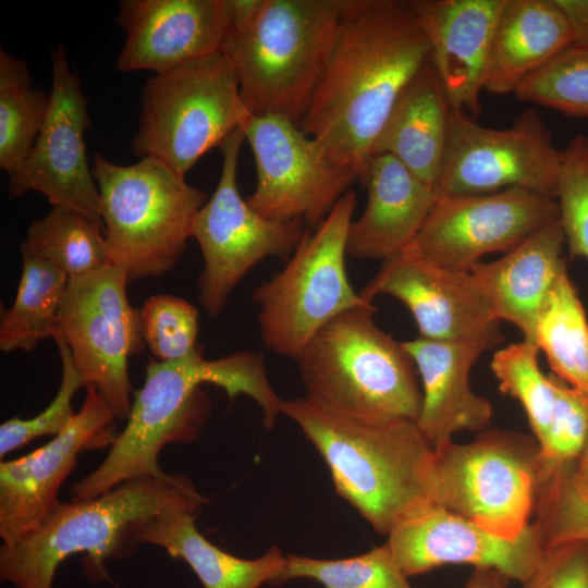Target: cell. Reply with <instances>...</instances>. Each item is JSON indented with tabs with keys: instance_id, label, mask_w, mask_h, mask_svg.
I'll return each mask as SVG.
<instances>
[{
	"instance_id": "cell-23",
	"label": "cell",
	"mask_w": 588,
	"mask_h": 588,
	"mask_svg": "<svg viewBox=\"0 0 588 588\" xmlns=\"http://www.w3.org/2000/svg\"><path fill=\"white\" fill-rule=\"evenodd\" d=\"M565 237L559 218L538 229L495 261L474 265L470 272L493 318L514 324L535 344L538 313L560 273Z\"/></svg>"
},
{
	"instance_id": "cell-13",
	"label": "cell",
	"mask_w": 588,
	"mask_h": 588,
	"mask_svg": "<svg viewBox=\"0 0 588 588\" xmlns=\"http://www.w3.org/2000/svg\"><path fill=\"white\" fill-rule=\"evenodd\" d=\"M561 162L562 150L535 108L523 111L505 128L483 126L452 111L434 195L490 194L516 187L555 199Z\"/></svg>"
},
{
	"instance_id": "cell-16",
	"label": "cell",
	"mask_w": 588,
	"mask_h": 588,
	"mask_svg": "<svg viewBox=\"0 0 588 588\" xmlns=\"http://www.w3.org/2000/svg\"><path fill=\"white\" fill-rule=\"evenodd\" d=\"M558 218L555 199L524 188L436 196L411 246L434 264L468 271L485 255L507 253Z\"/></svg>"
},
{
	"instance_id": "cell-10",
	"label": "cell",
	"mask_w": 588,
	"mask_h": 588,
	"mask_svg": "<svg viewBox=\"0 0 588 588\" xmlns=\"http://www.w3.org/2000/svg\"><path fill=\"white\" fill-rule=\"evenodd\" d=\"M538 450L537 440L499 430L433 450V502L494 535L515 539L535 512Z\"/></svg>"
},
{
	"instance_id": "cell-30",
	"label": "cell",
	"mask_w": 588,
	"mask_h": 588,
	"mask_svg": "<svg viewBox=\"0 0 588 588\" xmlns=\"http://www.w3.org/2000/svg\"><path fill=\"white\" fill-rule=\"evenodd\" d=\"M20 250L49 261L69 279L111 264L103 228L83 213L60 206L30 224Z\"/></svg>"
},
{
	"instance_id": "cell-7",
	"label": "cell",
	"mask_w": 588,
	"mask_h": 588,
	"mask_svg": "<svg viewBox=\"0 0 588 588\" xmlns=\"http://www.w3.org/2000/svg\"><path fill=\"white\" fill-rule=\"evenodd\" d=\"M91 172L110 262L128 283L173 269L193 237L206 193L149 156L121 166L96 154Z\"/></svg>"
},
{
	"instance_id": "cell-20",
	"label": "cell",
	"mask_w": 588,
	"mask_h": 588,
	"mask_svg": "<svg viewBox=\"0 0 588 588\" xmlns=\"http://www.w3.org/2000/svg\"><path fill=\"white\" fill-rule=\"evenodd\" d=\"M117 23L125 33L117 68L155 74L222 51L231 29L226 0H122Z\"/></svg>"
},
{
	"instance_id": "cell-6",
	"label": "cell",
	"mask_w": 588,
	"mask_h": 588,
	"mask_svg": "<svg viewBox=\"0 0 588 588\" xmlns=\"http://www.w3.org/2000/svg\"><path fill=\"white\" fill-rule=\"evenodd\" d=\"M372 303L326 323L296 357L306 396L331 409L417 420L422 403L415 363L381 330Z\"/></svg>"
},
{
	"instance_id": "cell-28",
	"label": "cell",
	"mask_w": 588,
	"mask_h": 588,
	"mask_svg": "<svg viewBox=\"0 0 588 588\" xmlns=\"http://www.w3.org/2000/svg\"><path fill=\"white\" fill-rule=\"evenodd\" d=\"M22 255L15 298L0 317V350L29 353L46 339L59 335V313L69 277L49 261Z\"/></svg>"
},
{
	"instance_id": "cell-25",
	"label": "cell",
	"mask_w": 588,
	"mask_h": 588,
	"mask_svg": "<svg viewBox=\"0 0 588 588\" xmlns=\"http://www.w3.org/2000/svg\"><path fill=\"white\" fill-rule=\"evenodd\" d=\"M451 107L428 60L395 101L371 157L389 155L433 189L443 166Z\"/></svg>"
},
{
	"instance_id": "cell-1",
	"label": "cell",
	"mask_w": 588,
	"mask_h": 588,
	"mask_svg": "<svg viewBox=\"0 0 588 588\" xmlns=\"http://www.w3.org/2000/svg\"><path fill=\"white\" fill-rule=\"evenodd\" d=\"M429 54L414 0H346L330 62L298 126L362 182L395 101Z\"/></svg>"
},
{
	"instance_id": "cell-39",
	"label": "cell",
	"mask_w": 588,
	"mask_h": 588,
	"mask_svg": "<svg viewBox=\"0 0 588 588\" xmlns=\"http://www.w3.org/2000/svg\"><path fill=\"white\" fill-rule=\"evenodd\" d=\"M53 340L59 348L62 366L59 390L51 403L38 415L29 419L15 416L1 424V458L37 438L58 436L75 415L72 409V399L79 388L85 387V382L72 362L65 341L61 336H56Z\"/></svg>"
},
{
	"instance_id": "cell-37",
	"label": "cell",
	"mask_w": 588,
	"mask_h": 588,
	"mask_svg": "<svg viewBox=\"0 0 588 588\" xmlns=\"http://www.w3.org/2000/svg\"><path fill=\"white\" fill-rule=\"evenodd\" d=\"M145 344L159 362H175L201 352L198 310L169 294L151 295L138 308Z\"/></svg>"
},
{
	"instance_id": "cell-4",
	"label": "cell",
	"mask_w": 588,
	"mask_h": 588,
	"mask_svg": "<svg viewBox=\"0 0 588 588\" xmlns=\"http://www.w3.org/2000/svg\"><path fill=\"white\" fill-rule=\"evenodd\" d=\"M208 500L181 475L127 480L91 499L61 503L34 532L0 548V578L16 588H52L59 565L85 553V568L103 576L107 560L131 555L138 527L175 509H201Z\"/></svg>"
},
{
	"instance_id": "cell-8",
	"label": "cell",
	"mask_w": 588,
	"mask_h": 588,
	"mask_svg": "<svg viewBox=\"0 0 588 588\" xmlns=\"http://www.w3.org/2000/svg\"><path fill=\"white\" fill-rule=\"evenodd\" d=\"M249 113L232 61L222 51L211 53L146 82L132 147L136 156L159 159L185 177Z\"/></svg>"
},
{
	"instance_id": "cell-26",
	"label": "cell",
	"mask_w": 588,
	"mask_h": 588,
	"mask_svg": "<svg viewBox=\"0 0 588 588\" xmlns=\"http://www.w3.org/2000/svg\"><path fill=\"white\" fill-rule=\"evenodd\" d=\"M572 45L571 27L554 0H504L483 90L514 94L528 76Z\"/></svg>"
},
{
	"instance_id": "cell-34",
	"label": "cell",
	"mask_w": 588,
	"mask_h": 588,
	"mask_svg": "<svg viewBox=\"0 0 588 588\" xmlns=\"http://www.w3.org/2000/svg\"><path fill=\"white\" fill-rule=\"evenodd\" d=\"M571 463L539 482L535 522L544 550L566 542H588V491L575 478Z\"/></svg>"
},
{
	"instance_id": "cell-43",
	"label": "cell",
	"mask_w": 588,
	"mask_h": 588,
	"mask_svg": "<svg viewBox=\"0 0 588 588\" xmlns=\"http://www.w3.org/2000/svg\"><path fill=\"white\" fill-rule=\"evenodd\" d=\"M509 581L497 571L475 568L464 588H507Z\"/></svg>"
},
{
	"instance_id": "cell-18",
	"label": "cell",
	"mask_w": 588,
	"mask_h": 588,
	"mask_svg": "<svg viewBox=\"0 0 588 588\" xmlns=\"http://www.w3.org/2000/svg\"><path fill=\"white\" fill-rule=\"evenodd\" d=\"M385 543L408 578L444 565H471L522 585L536 573L546 552L536 523L507 539L436 503L396 525Z\"/></svg>"
},
{
	"instance_id": "cell-14",
	"label": "cell",
	"mask_w": 588,
	"mask_h": 588,
	"mask_svg": "<svg viewBox=\"0 0 588 588\" xmlns=\"http://www.w3.org/2000/svg\"><path fill=\"white\" fill-rule=\"evenodd\" d=\"M241 130L257 172L255 191L246 201L264 218L301 220L315 229L357 180L289 119L249 113Z\"/></svg>"
},
{
	"instance_id": "cell-15",
	"label": "cell",
	"mask_w": 588,
	"mask_h": 588,
	"mask_svg": "<svg viewBox=\"0 0 588 588\" xmlns=\"http://www.w3.org/2000/svg\"><path fill=\"white\" fill-rule=\"evenodd\" d=\"M51 66L45 122L22 166L9 175L8 194L17 198L27 192L40 193L52 207L76 210L103 228L84 139L91 125L87 101L62 45L51 50Z\"/></svg>"
},
{
	"instance_id": "cell-33",
	"label": "cell",
	"mask_w": 588,
	"mask_h": 588,
	"mask_svg": "<svg viewBox=\"0 0 588 588\" xmlns=\"http://www.w3.org/2000/svg\"><path fill=\"white\" fill-rule=\"evenodd\" d=\"M538 347L527 341L498 350L490 367L501 392L516 399L525 409L535 439L539 443L547 431L554 407V384L551 373H543L538 364Z\"/></svg>"
},
{
	"instance_id": "cell-3",
	"label": "cell",
	"mask_w": 588,
	"mask_h": 588,
	"mask_svg": "<svg viewBox=\"0 0 588 588\" xmlns=\"http://www.w3.org/2000/svg\"><path fill=\"white\" fill-rule=\"evenodd\" d=\"M324 460L338 494L387 535L433 504V448L415 420L351 415L307 396L283 400Z\"/></svg>"
},
{
	"instance_id": "cell-12",
	"label": "cell",
	"mask_w": 588,
	"mask_h": 588,
	"mask_svg": "<svg viewBox=\"0 0 588 588\" xmlns=\"http://www.w3.org/2000/svg\"><path fill=\"white\" fill-rule=\"evenodd\" d=\"M127 284L124 272L112 264L70 279L57 335L68 344L85 388H95L118 420H126L132 406L128 359L146 345Z\"/></svg>"
},
{
	"instance_id": "cell-27",
	"label": "cell",
	"mask_w": 588,
	"mask_h": 588,
	"mask_svg": "<svg viewBox=\"0 0 588 588\" xmlns=\"http://www.w3.org/2000/svg\"><path fill=\"white\" fill-rule=\"evenodd\" d=\"M201 509L185 507L164 512L138 527V543L164 549L172 558L189 565L204 588H259L278 585L285 556L271 547L256 559L230 554L209 542L196 528Z\"/></svg>"
},
{
	"instance_id": "cell-21",
	"label": "cell",
	"mask_w": 588,
	"mask_h": 588,
	"mask_svg": "<svg viewBox=\"0 0 588 588\" xmlns=\"http://www.w3.org/2000/svg\"><path fill=\"white\" fill-rule=\"evenodd\" d=\"M504 0H414L429 60L451 110L477 120L493 33Z\"/></svg>"
},
{
	"instance_id": "cell-31",
	"label": "cell",
	"mask_w": 588,
	"mask_h": 588,
	"mask_svg": "<svg viewBox=\"0 0 588 588\" xmlns=\"http://www.w3.org/2000/svg\"><path fill=\"white\" fill-rule=\"evenodd\" d=\"M49 94L33 87L25 62L0 49V168L15 172L45 122Z\"/></svg>"
},
{
	"instance_id": "cell-42",
	"label": "cell",
	"mask_w": 588,
	"mask_h": 588,
	"mask_svg": "<svg viewBox=\"0 0 588 588\" xmlns=\"http://www.w3.org/2000/svg\"><path fill=\"white\" fill-rule=\"evenodd\" d=\"M230 30H241L249 25L258 14L264 0H226Z\"/></svg>"
},
{
	"instance_id": "cell-32",
	"label": "cell",
	"mask_w": 588,
	"mask_h": 588,
	"mask_svg": "<svg viewBox=\"0 0 588 588\" xmlns=\"http://www.w3.org/2000/svg\"><path fill=\"white\" fill-rule=\"evenodd\" d=\"M296 578L316 580L322 588H414L387 543L335 560L287 554L278 585Z\"/></svg>"
},
{
	"instance_id": "cell-11",
	"label": "cell",
	"mask_w": 588,
	"mask_h": 588,
	"mask_svg": "<svg viewBox=\"0 0 588 588\" xmlns=\"http://www.w3.org/2000/svg\"><path fill=\"white\" fill-rule=\"evenodd\" d=\"M244 140L240 128L219 147V182L193 228L204 261L198 277L199 301L212 318L224 310L230 295L254 266L273 256L287 260L306 232L303 221L269 220L242 197L236 173Z\"/></svg>"
},
{
	"instance_id": "cell-19",
	"label": "cell",
	"mask_w": 588,
	"mask_h": 588,
	"mask_svg": "<svg viewBox=\"0 0 588 588\" xmlns=\"http://www.w3.org/2000/svg\"><path fill=\"white\" fill-rule=\"evenodd\" d=\"M359 294L369 303L378 295L402 302L413 315L421 339L503 336L500 321L493 318L469 271L434 264L411 245L383 260Z\"/></svg>"
},
{
	"instance_id": "cell-24",
	"label": "cell",
	"mask_w": 588,
	"mask_h": 588,
	"mask_svg": "<svg viewBox=\"0 0 588 588\" xmlns=\"http://www.w3.org/2000/svg\"><path fill=\"white\" fill-rule=\"evenodd\" d=\"M362 183L367 205L351 223L346 252L355 258L385 260L415 241L436 195L389 155L371 157Z\"/></svg>"
},
{
	"instance_id": "cell-17",
	"label": "cell",
	"mask_w": 588,
	"mask_h": 588,
	"mask_svg": "<svg viewBox=\"0 0 588 588\" xmlns=\"http://www.w3.org/2000/svg\"><path fill=\"white\" fill-rule=\"evenodd\" d=\"M117 416L93 387L81 409L47 444L0 463V537L12 544L38 529L61 504L58 491L78 455L111 446L119 432Z\"/></svg>"
},
{
	"instance_id": "cell-9",
	"label": "cell",
	"mask_w": 588,
	"mask_h": 588,
	"mask_svg": "<svg viewBox=\"0 0 588 588\" xmlns=\"http://www.w3.org/2000/svg\"><path fill=\"white\" fill-rule=\"evenodd\" d=\"M355 207L356 193L350 189L314 231L306 230L284 268L253 291L260 338L269 351L296 359L331 319L370 304L354 291L346 273Z\"/></svg>"
},
{
	"instance_id": "cell-35",
	"label": "cell",
	"mask_w": 588,
	"mask_h": 588,
	"mask_svg": "<svg viewBox=\"0 0 588 588\" xmlns=\"http://www.w3.org/2000/svg\"><path fill=\"white\" fill-rule=\"evenodd\" d=\"M514 94L520 101L588 119V49L573 45L564 49Z\"/></svg>"
},
{
	"instance_id": "cell-36",
	"label": "cell",
	"mask_w": 588,
	"mask_h": 588,
	"mask_svg": "<svg viewBox=\"0 0 588 588\" xmlns=\"http://www.w3.org/2000/svg\"><path fill=\"white\" fill-rule=\"evenodd\" d=\"M550 373L554 407L544 437L538 443L539 481L554 469L576 463L588 434V393Z\"/></svg>"
},
{
	"instance_id": "cell-5",
	"label": "cell",
	"mask_w": 588,
	"mask_h": 588,
	"mask_svg": "<svg viewBox=\"0 0 588 588\" xmlns=\"http://www.w3.org/2000/svg\"><path fill=\"white\" fill-rule=\"evenodd\" d=\"M346 0H264L253 22L230 30L222 52L254 115L299 124L330 62Z\"/></svg>"
},
{
	"instance_id": "cell-40",
	"label": "cell",
	"mask_w": 588,
	"mask_h": 588,
	"mask_svg": "<svg viewBox=\"0 0 588 588\" xmlns=\"http://www.w3.org/2000/svg\"><path fill=\"white\" fill-rule=\"evenodd\" d=\"M523 588H588V542L547 549L540 566Z\"/></svg>"
},
{
	"instance_id": "cell-41",
	"label": "cell",
	"mask_w": 588,
	"mask_h": 588,
	"mask_svg": "<svg viewBox=\"0 0 588 588\" xmlns=\"http://www.w3.org/2000/svg\"><path fill=\"white\" fill-rule=\"evenodd\" d=\"M573 35V46L588 49V0H554Z\"/></svg>"
},
{
	"instance_id": "cell-22",
	"label": "cell",
	"mask_w": 588,
	"mask_h": 588,
	"mask_svg": "<svg viewBox=\"0 0 588 588\" xmlns=\"http://www.w3.org/2000/svg\"><path fill=\"white\" fill-rule=\"evenodd\" d=\"M503 340L431 341L417 336L403 342L420 379L422 403L416 422L433 450L452 442L458 431H482L489 425L492 405L474 392L469 375L482 353Z\"/></svg>"
},
{
	"instance_id": "cell-45",
	"label": "cell",
	"mask_w": 588,
	"mask_h": 588,
	"mask_svg": "<svg viewBox=\"0 0 588 588\" xmlns=\"http://www.w3.org/2000/svg\"><path fill=\"white\" fill-rule=\"evenodd\" d=\"M588 120V119H587Z\"/></svg>"
},
{
	"instance_id": "cell-38",
	"label": "cell",
	"mask_w": 588,
	"mask_h": 588,
	"mask_svg": "<svg viewBox=\"0 0 588 588\" xmlns=\"http://www.w3.org/2000/svg\"><path fill=\"white\" fill-rule=\"evenodd\" d=\"M555 200L572 258L588 260V136L575 135L562 150Z\"/></svg>"
},
{
	"instance_id": "cell-44",
	"label": "cell",
	"mask_w": 588,
	"mask_h": 588,
	"mask_svg": "<svg viewBox=\"0 0 588 588\" xmlns=\"http://www.w3.org/2000/svg\"><path fill=\"white\" fill-rule=\"evenodd\" d=\"M575 478L578 483L588 491V434L581 453L575 465Z\"/></svg>"
},
{
	"instance_id": "cell-2",
	"label": "cell",
	"mask_w": 588,
	"mask_h": 588,
	"mask_svg": "<svg viewBox=\"0 0 588 588\" xmlns=\"http://www.w3.org/2000/svg\"><path fill=\"white\" fill-rule=\"evenodd\" d=\"M206 383L223 389L230 401L238 394L252 397L262 409L266 428H272L281 414L283 400L271 387L259 353L241 351L206 359L198 352L175 362L150 359L124 429L103 462L73 485L72 501L98 497L131 479L166 476L158 463L161 450L197 440L208 421L211 402L203 389Z\"/></svg>"
},
{
	"instance_id": "cell-29",
	"label": "cell",
	"mask_w": 588,
	"mask_h": 588,
	"mask_svg": "<svg viewBox=\"0 0 588 588\" xmlns=\"http://www.w3.org/2000/svg\"><path fill=\"white\" fill-rule=\"evenodd\" d=\"M535 345L546 355L553 375L588 393V318L567 269L560 273L538 313Z\"/></svg>"
}]
</instances>
